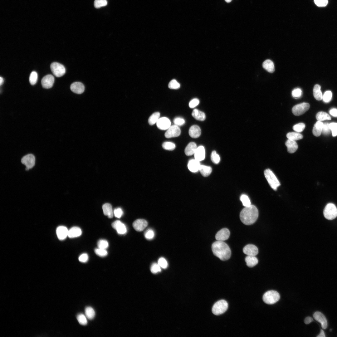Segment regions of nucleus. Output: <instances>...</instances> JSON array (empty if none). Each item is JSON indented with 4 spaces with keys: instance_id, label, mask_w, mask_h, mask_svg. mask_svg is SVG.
<instances>
[{
    "instance_id": "obj_1",
    "label": "nucleus",
    "mask_w": 337,
    "mask_h": 337,
    "mask_svg": "<svg viewBox=\"0 0 337 337\" xmlns=\"http://www.w3.org/2000/svg\"><path fill=\"white\" fill-rule=\"evenodd\" d=\"M212 249L214 255L221 260H227L231 257V252L230 247L223 241H217L213 242Z\"/></svg>"
},
{
    "instance_id": "obj_2",
    "label": "nucleus",
    "mask_w": 337,
    "mask_h": 337,
    "mask_svg": "<svg viewBox=\"0 0 337 337\" xmlns=\"http://www.w3.org/2000/svg\"><path fill=\"white\" fill-rule=\"evenodd\" d=\"M258 216V211L256 207L254 205L245 207L243 209L240 214V217L242 222L246 225H250L254 223L256 220Z\"/></svg>"
},
{
    "instance_id": "obj_3",
    "label": "nucleus",
    "mask_w": 337,
    "mask_h": 337,
    "mask_svg": "<svg viewBox=\"0 0 337 337\" xmlns=\"http://www.w3.org/2000/svg\"><path fill=\"white\" fill-rule=\"evenodd\" d=\"M265 176L271 187L276 190L280 185V183L272 171L270 169H267L264 171Z\"/></svg>"
},
{
    "instance_id": "obj_4",
    "label": "nucleus",
    "mask_w": 337,
    "mask_h": 337,
    "mask_svg": "<svg viewBox=\"0 0 337 337\" xmlns=\"http://www.w3.org/2000/svg\"><path fill=\"white\" fill-rule=\"evenodd\" d=\"M280 295L276 291L274 290L268 291L265 292L263 296L264 302L268 304H273L277 302L280 299Z\"/></svg>"
},
{
    "instance_id": "obj_5",
    "label": "nucleus",
    "mask_w": 337,
    "mask_h": 337,
    "mask_svg": "<svg viewBox=\"0 0 337 337\" xmlns=\"http://www.w3.org/2000/svg\"><path fill=\"white\" fill-rule=\"evenodd\" d=\"M228 304L224 300H220L216 302L212 309V313L216 315H219L224 313L227 309Z\"/></svg>"
},
{
    "instance_id": "obj_6",
    "label": "nucleus",
    "mask_w": 337,
    "mask_h": 337,
    "mask_svg": "<svg viewBox=\"0 0 337 337\" xmlns=\"http://www.w3.org/2000/svg\"><path fill=\"white\" fill-rule=\"evenodd\" d=\"M324 215L327 219L331 220L337 216V208L334 204L329 203L325 207L324 210Z\"/></svg>"
},
{
    "instance_id": "obj_7",
    "label": "nucleus",
    "mask_w": 337,
    "mask_h": 337,
    "mask_svg": "<svg viewBox=\"0 0 337 337\" xmlns=\"http://www.w3.org/2000/svg\"><path fill=\"white\" fill-rule=\"evenodd\" d=\"M21 161L22 164L25 165L26 170H28L35 165V156L32 154H27L22 158Z\"/></svg>"
},
{
    "instance_id": "obj_8",
    "label": "nucleus",
    "mask_w": 337,
    "mask_h": 337,
    "mask_svg": "<svg viewBox=\"0 0 337 337\" xmlns=\"http://www.w3.org/2000/svg\"><path fill=\"white\" fill-rule=\"evenodd\" d=\"M51 71L57 77H60L65 73L66 69L63 65L57 62L52 63L50 66Z\"/></svg>"
},
{
    "instance_id": "obj_9",
    "label": "nucleus",
    "mask_w": 337,
    "mask_h": 337,
    "mask_svg": "<svg viewBox=\"0 0 337 337\" xmlns=\"http://www.w3.org/2000/svg\"><path fill=\"white\" fill-rule=\"evenodd\" d=\"M310 107V105L309 103L303 102L293 106L292 111L294 115L299 116L305 113L309 109Z\"/></svg>"
},
{
    "instance_id": "obj_10",
    "label": "nucleus",
    "mask_w": 337,
    "mask_h": 337,
    "mask_svg": "<svg viewBox=\"0 0 337 337\" xmlns=\"http://www.w3.org/2000/svg\"><path fill=\"white\" fill-rule=\"evenodd\" d=\"M181 130L178 126L175 125L171 126L165 134V136L167 138L178 136L180 134Z\"/></svg>"
},
{
    "instance_id": "obj_11",
    "label": "nucleus",
    "mask_w": 337,
    "mask_h": 337,
    "mask_svg": "<svg viewBox=\"0 0 337 337\" xmlns=\"http://www.w3.org/2000/svg\"><path fill=\"white\" fill-rule=\"evenodd\" d=\"M156 123L157 127L163 130L167 129L171 124L170 120L166 117L159 118Z\"/></svg>"
},
{
    "instance_id": "obj_12",
    "label": "nucleus",
    "mask_w": 337,
    "mask_h": 337,
    "mask_svg": "<svg viewBox=\"0 0 337 337\" xmlns=\"http://www.w3.org/2000/svg\"><path fill=\"white\" fill-rule=\"evenodd\" d=\"M54 82V78L51 75H47L42 79L41 83L42 87L46 89L51 88Z\"/></svg>"
},
{
    "instance_id": "obj_13",
    "label": "nucleus",
    "mask_w": 337,
    "mask_h": 337,
    "mask_svg": "<svg viewBox=\"0 0 337 337\" xmlns=\"http://www.w3.org/2000/svg\"><path fill=\"white\" fill-rule=\"evenodd\" d=\"M230 235V232L227 228H223L216 233L215 238L217 241H223L227 240Z\"/></svg>"
},
{
    "instance_id": "obj_14",
    "label": "nucleus",
    "mask_w": 337,
    "mask_h": 337,
    "mask_svg": "<svg viewBox=\"0 0 337 337\" xmlns=\"http://www.w3.org/2000/svg\"><path fill=\"white\" fill-rule=\"evenodd\" d=\"M112 226L120 234H125L126 232L127 229L125 226L120 220L114 221L112 224Z\"/></svg>"
},
{
    "instance_id": "obj_15",
    "label": "nucleus",
    "mask_w": 337,
    "mask_h": 337,
    "mask_svg": "<svg viewBox=\"0 0 337 337\" xmlns=\"http://www.w3.org/2000/svg\"><path fill=\"white\" fill-rule=\"evenodd\" d=\"M147 225V222L143 219H137L133 223L134 228L135 230L138 232L143 230Z\"/></svg>"
},
{
    "instance_id": "obj_16",
    "label": "nucleus",
    "mask_w": 337,
    "mask_h": 337,
    "mask_svg": "<svg viewBox=\"0 0 337 337\" xmlns=\"http://www.w3.org/2000/svg\"><path fill=\"white\" fill-rule=\"evenodd\" d=\"M244 253L247 256H255L258 252L257 247L255 245L249 244L246 245L243 248Z\"/></svg>"
},
{
    "instance_id": "obj_17",
    "label": "nucleus",
    "mask_w": 337,
    "mask_h": 337,
    "mask_svg": "<svg viewBox=\"0 0 337 337\" xmlns=\"http://www.w3.org/2000/svg\"><path fill=\"white\" fill-rule=\"evenodd\" d=\"M313 317L316 320L321 324L323 329H326L327 328V323L326 319L322 313L319 311L316 312L314 313Z\"/></svg>"
},
{
    "instance_id": "obj_18",
    "label": "nucleus",
    "mask_w": 337,
    "mask_h": 337,
    "mask_svg": "<svg viewBox=\"0 0 337 337\" xmlns=\"http://www.w3.org/2000/svg\"><path fill=\"white\" fill-rule=\"evenodd\" d=\"M70 89L73 92L77 94H81L84 92L85 90V87L83 84L81 83L76 82H74L71 84L70 86Z\"/></svg>"
},
{
    "instance_id": "obj_19",
    "label": "nucleus",
    "mask_w": 337,
    "mask_h": 337,
    "mask_svg": "<svg viewBox=\"0 0 337 337\" xmlns=\"http://www.w3.org/2000/svg\"><path fill=\"white\" fill-rule=\"evenodd\" d=\"M68 232L67 228L64 226L58 227L56 230L57 237L60 240H63L68 236Z\"/></svg>"
},
{
    "instance_id": "obj_20",
    "label": "nucleus",
    "mask_w": 337,
    "mask_h": 337,
    "mask_svg": "<svg viewBox=\"0 0 337 337\" xmlns=\"http://www.w3.org/2000/svg\"><path fill=\"white\" fill-rule=\"evenodd\" d=\"M195 159L201 161L204 159L205 158V152L204 147L200 146L197 147L194 154Z\"/></svg>"
},
{
    "instance_id": "obj_21",
    "label": "nucleus",
    "mask_w": 337,
    "mask_h": 337,
    "mask_svg": "<svg viewBox=\"0 0 337 337\" xmlns=\"http://www.w3.org/2000/svg\"><path fill=\"white\" fill-rule=\"evenodd\" d=\"M201 165L200 161L194 159L189 160L188 167L190 171L194 173L199 170Z\"/></svg>"
},
{
    "instance_id": "obj_22",
    "label": "nucleus",
    "mask_w": 337,
    "mask_h": 337,
    "mask_svg": "<svg viewBox=\"0 0 337 337\" xmlns=\"http://www.w3.org/2000/svg\"><path fill=\"white\" fill-rule=\"evenodd\" d=\"M285 145L287 147L288 152L290 153H294L298 149V145L295 141L288 139L286 142Z\"/></svg>"
},
{
    "instance_id": "obj_23",
    "label": "nucleus",
    "mask_w": 337,
    "mask_h": 337,
    "mask_svg": "<svg viewBox=\"0 0 337 337\" xmlns=\"http://www.w3.org/2000/svg\"><path fill=\"white\" fill-rule=\"evenodd\" d=\"M189 134L190 137L193 138H197L199 137L201 134V130L200 128L196 125L191 126L189 130Z\"/></svg>"
},
{
    "instance_id": "obj_24",
    "label": "nucleus",
    "mask_w": 337,
    "mask_h": 337,
    "mask_svg": "<svg viewBox=\"0 0 337 337\" xmlns=\"http://www.w3.org/2000/svg\"><path fill=\"white\" fill-rule=\"evenodd\" d=\"M323 123L321 121H318L314 125L312 132L314 135L316 137L320 136L322 132Z\"/></svg>"
},
{
    "instance_id": "obj_25",
    "label": "nucleus",
    "mask_w": 337,
    "mask_h": 337,
    "mask_svg": "<svg viewBox=\"0 0 337 337\" xmlns=\"http://www.w3.org/2000/svg\"><path fill=\"white\" fill-rule=\"evenodd\" d=\"M197 148V145L195 143H189L185 149V154L187 156L192 155L194 154Z\"/></svg>"
},
{
    "instance_id": "obj_26",
    "label": "nucleus",
    "mask_w": 337,
    "mask_h": 337,
    "mask_svg": "<svg viewBox=\"0 0 337 337\" xmlns=\"http://www.w3.org/2000/svg\"><path fill=\"white\" fill-rule=\"evenodd\" d=\"M82 234L81 229L78 227H74L68 230V236L71 238L80 236Z\"/></svg>"
},
{
    "instance_id": "obj_27",
    "label": "nucleus",
    "mask_w": 337,
    "mask_h": 337,
    "mask_svg": "<svg viewBox=\"0 0 337 337\" xmlns=\"http://www.w3.org/2000/svg\"><path fill=\"white\" fill-rule=\"evenodd\" d=\"M103 213L105 215L107 216L109 218L113 217L114 213L111 205L109 203L104 204L102 206Z\"/></svg>"
},
{
    "instance_id": "obj_28",
    "label": "nucleus",
    "mask_w": 337,
    "mask_h": 337,
    "mask_svg": "<svg viewBox=\"0 0 337 337\" xmlns=\"http://www.w3.org/2000/svg\"><path fill=\"white\" fill-rule=\"evenodd\" d=\"M263 67L268 72L273 73L274 71L275 68L273 62L269 59L264 61L262 64Z\"/></svg>"
},
{
    "instance_id": "obj_29",
    "label": "nucleus",
    "mask_w": 337,
    "mask_h": 337,
    "mask_svg": "<svg viewBox=\"0 0 337 337\" xmlns=\"http://www.w3.org/2000/svg\"><path fill=\"white\" fill-rule=\"evenodd\" d=\"M192 115L195 119L200 121H204L206 119L205 113L197 109L193 110Z\"/></svg>"
},
{
    "instance_id": "obj_30",
    "label": "nucleus",
    "mask_w": 337,
    "mask_h": 337,
    "mask_svg": "<svg viewBox=\"0 0 337 337\" xmlns=\"http://www.w3.org/2000/svg\"><path fill=\"white\" fill-rule=\"evenodd\" d=\"M245 261L247 265L250 267L255 266L258 263V259L255 256H247L245 258Z\"/></svg>"
},
{
    "instance_id": "obj_31",
    "label": "nucleus",
    "mask_w": 337,
    "mask_h": 337,
    "mask_svg": "<svg viewBox=\"0 0 337 337\" xmlns=\"http://www.w3.org/2000/svg\"><path fill=\"white\" fill-rule=\"evenodd\" d=\"M320 88V86L319 85L316 84L314 86L313 89L314 97L318 100H320L322 99L323 98Z\"/></svg>"
},
{
    "instance_id": "obj_32",
    "label": "nucleus",
    "mask_w": 337,
    "mask_h": 337,
    "mask_svg": "<svg viewBox=\"0 0 337 337\" xmlns=\"http://www.w3.org/2000/svg\"><path fill=\"white\" fill-rule=\"evenodd\" d=\"M199 170L202 175L206 177L208 176L211 174L212 168L210 166L201 165Z\"/></svg>"
},
{
    "instance_id": "obj_33",
    "label": "nucleus",
    "mask_w": 337,
    "mask_h": 337,
    "mask_svg": "<svg viewBox=\"0 0 337 337\" xmlns=\"http://www.w3.org/2000/svg\"><path fill=\"white\" fill-rule=\"evenodd\" d=\"M286 137L288 139L296 141L303 138V135L297 132H291L288 133Z\"/></svg>"
},
{
    "instance_id": "obj_34",
    "label": "nucleus",
    "mask_w": 337,
    "mask_h": 337,
    "mask_svg": "<svg viewBox=\"0 0 337 337\" xmlns=\"http://www.w3.org/2000/svg\"><path fill=\"white\" fill-rule=\"evenodd\" d=\"M316 118L318 121H322L325 120H330L331 118L330 115L325 112L320 111L318 112Z\"/></svg>"
},
{
    "instance_id": "obj_35",
    "label": "nucleus",
    "mask_w": 337,
    "mask_h": 337,
    "mask_svg": "<svg viewBox=\"0 0 337 337\" xmlns=\"http://www.w3.org/2000/svg\"><path fill=\"white\" fill-rule=\"evenodd\" d=\"M85 315L87 318L89 320L93 319L95 315V312L94 309L91 307L88 306L85 309Z\"/></svg>"
},
{
    "instance_id": "obj_36",
    "label": "nucleus",
    "mask_w": 337,
    "mask_h": 337,
    "mask_svg": "<svg viewBox=\"0 0 337 337\" xmlns=\"http://www.w3.org/2000/svg\"><path fill=\"white\" fill-rule=\"evenodd\" d=\"M160 115V114L159 112H155L152 114L148 119L149 124L152 125L156 123L159 118Z\"/></svg>"
},
{
    "instance_id": "obj_37",
    "label": "nucleus",
    "mask_w": 337,
    "mask_h": 337,
    "mask_svg": "<svg viewBox=\"0 0 337 337\" xmlns=\"http://www.w3.org/2000/svg\"><path fill=\"white\" fill-rule=\"evenodd\" d=\"M240 199L243 205L245 207H248L251 205L250 200L247 195L245 194L242 195L240 197Z\"/></svg>"
},
{
    "instance_id": "obj_38",
    "label": "nucleus",
    "mask_w": 337,
    "mask_h": 337,
    "mask_svg": "<svg viewBox=\"0 0 337 337\" xmlns=\"http://www.w3.org/2000/svg\"><path fill=\"white\" fill-rule=\"evenodd\" d=\"M163 148L165 149L172 150L175 148V144L170 142H165L162 144Z\"/></svg>"
},
{
    "instance_id": "obj_39",
    "label": "nucleus",
    "mask_w": 337,
    "mask_h": 337,
    "mask_svg": "<svg viewBox=\"0 0 337 337\" xmlns=\"http://www.w3.org/2000/svg\"><path fill=\"white\" fill-rule=\"evenodd\" d=\"M37 74L35 71H32L29 77V82L31 85H33L36 84L37 80Z\"/></svg>"
},
{
    "instance_id": "obj_40",
    "label": "nucleus",
    "mask_w": 337,
    "mask_h": 337,
    "mask_svg": "<svg viewBox=\"0 0 337 337\" xmlns=\"http://www.w3.org/2000/svg\"><path fill=\"white\" fill-rule=\"evenodd\" d=\"M107 4V0H95L94 6L96 8L106 6Z\"/></svg>"
},
{
    "instance_id": "obj_41",
    "label": "nucleus",
    "mask_w": 337,
    "mask_h": 337,
    "mask_svg": "<svg viewBox=\"0 0 337 337\" xmlns=\"http://www.w3.org/2000/svg\"><path fill=\"white\" fill-rule=\"evenodd\" d=\"M86 317L82 314H80L77 316V320L79 323L82 325H85L87 323Z\"/></svg>"
},
{
    "instance_id": "obj_42",
    "label": "nucleus",
    "mask_w": 337,
    "mask_h": 337,
    "mask_svg": "<svg viewBox=\"0 0 337 337\" xmlns=\"http://www.w3.org/2000/svg\"><path fill=\"white\" fill-rule=\"evenodd\" d=\"M305 127V125L304 123H300L293 126V129L296 132L300 133L302 132Z\"/></svg>"
},
{
    "instance_id": "obj_43",
    "label": "nucleus",
    "mask_w": 337,
    "mask_h": 337,
    "mask_svg": "<svg viewBox=\"0 0 337 337\" xmlns=\"http://www.w3.org/2000/svg\"><path fill=\"white\" fill-rule=\"evenodd\" d=\"M332 98V93L330 91H326L323 96L322 99L324 102L328 103L330 101Z\"/></svg>"
},
{
    "instance_id": "obj_44",
    "label": "nucleus",
    "mask_w": 337,
    "mask_h": 337,
    "mask_svg": "<svg viewBox=\"0 0 337 337\" xmlns=\"http://www.w3.org/2000/svg\"><path fill=\"white\" fill-rule=\"evenodd\" d=\"M211 159L212 162L215 164H218L220 161V156L215 151H213L212 152Z\"/></svg>"
},
{
    "instance_id": "obj_45",
    "label": "nucleus",
    "mask_w": 337,
    "mask_h": 337,
    "mask_svg": "<svg viewBox=\"0 0 337 337\" xmlns=\"http://www.w3.org/2000/svg\"><path fill=\"white\" fill-rule=\"evenodd\" d=\"M302 95V91L301 89L299 88H296L294 89L292 92V95L295 99H297L300 98Z\"/></svg>"
},
{
    "instance_id": "obj_46",
    "label": "nucleus",
    "mask_w": 337,
    "mask_h": 337,
    "mask_svg": "<svg viewBox=\"0 0 337 337\" xmlns=\"http://www.w3.org/2000/svg\"><path fill=\"white\" fill-rule=\"evenodd\" d=\"M97 246L99 248L105 249L108 247L109 244L106 240L101 239L98 241Z\"/></svg>"
},
{
    "instance_id": "obj_47",
    "label": "nucleus",
    "mask_w": 337,
    "mask_h": 337,
    "mask_svg": "<svg viewBox=\"0 0 337 337\" xmlns=\"http://www.w3.org/2000/svg\"><path fill=\"white\" fill-rule=\"evenodd\" d=\"M95 253L98 256L100 257H104L107 255L108 253L105 249H103L98 248L95 250Z\"/></svg>"
},
{
    "instance_id": "obj_48",
    "label": "nucleus",
    "mask_w": 337,
    "mask_h": 337,
    "mask_svg": "<svg viewBox=\"0 0 337 337\" xmlns=\"http://www.w3.org/2000/svg\"><path fill=\"white\" fill-rule=\"evenodd\" d=\"M168 87L170 89H177L179 88L180 84L175 80H173L169 82Z\"/></svg>"
},
{
    "instance_id": "obj_49",
    "label": "nucleus",
    "mask_w": 337,
    "mask_h": 337,
    "mask_svg": "<svg viewBox=\"0 0 337 337\" xmlns=\"http://www.w3.org/2000/svg\"><path fill=\"white\" fill-rule=\"evenodd\" d=\"M329 126L332 132V136L333 137L337 136V123H331L329 124Z\"/></svg>"
},
{
    "instance_id": "obj_50",
    "label": "nucleus",
    "mask_w": 337,
    "mask_h": 337,
    "mask_svg": "<svg viewBox=\"0 0 337 337\" xmlns=\"http://www.w3.org/2000/svg\"><path fill=\"white\" fill-rule=\"evenodd\" d=\"M154 233L153 231L151 229H148L145 232L144 236L148 239H151L154 237Z\"/></svg>"
},
{
    "instance_id": "obj_51",
    "label": "nucleus",
    "mask_w": 337,
    "mask_h": 337,
    "mask_svg": "<svg viewBox=\"0 0 337 337\" xmlns=\"http://www.w3.org/2000/svg\"><path fill=\"white\" fill-rule=\"evenodd\" d=\"M158 264L160 267L165 269L168 266V263L166 259L163 257L160 258L158 261Z\"/></svg>"
},
{
    "instance_id": "obj_52",
    "label": "nucleus",
    "mask_w": 337,
    "mask_h": 337,
    "mask_svg": "<svg viewBox=\"0 0 337 337\" xmlns=\"http://www.w3.org/2000/svg\"><path fill=\"white\" fill-rule=\"evenodd\" d=\"M330 130L329 124L327 123H323L322 132L325 135H328L330 133Z\"/></svg>"
},
{
    "instance_id": "obj_53",
    "label": "nucleus",
    "mask_w": 337,
    "mask_h": 337,
    "mask_svg": "<svg viewBox=\"0 0 337 337\" xmlns=\"http://www.w3.org/2000/svg\"><path fill=\"white\" fill-rule=\"evenodd\" d=\"M151 271L153 273H156L161 271L160 267L158 264L154 263L151 266Z\"/></svg>"
},
{
    "instance_id": "obj_54",
    "label": "nucleus",
    "mask_w": 337,
    "mask_h": 337,
    "mask_svg": "<svg viewBox=\"0 0 337 337\" xmlns=\"http://www.w3.org/2000/svg\"><path fill=\"white\" fill-rule=\"evenodd\" d=\"M315 4L318 7H324L327 4L328 0H314Z\"/></svg>"
},
{
    "instance_id": "obj_55",
    "label": "nucleus",
    "mask_w": 337,
    "mask_h": 337,
    "mask_svg": "<svg viewBox=\"0 0 337 337\" xmlns=\"http://www.w3.org/2000/svg\"><path fill=\"white\" fill-rule=\"evenodd\" d=\"M185 121L183 118L177 117L175 118L173 120L174 124L177 126H181L185 123Z\"/></svg>"
},
{
    "instance_id": "obj_56",
    "label": "nucleus",
    "mask_w": 337,
    "mask_h": 337,
    "mask_svg": "<svg viewBox=\"0 0 337 337\" xmlns=\"http://www.w3.org/2000/svg\"><path fill=\"white\" fill-rule=\"evenodd\" d=\"M113 213L114 216L118 218L121 217L123 214V211L120 208L115 209Z\"/></svg>"
},
{
    "instance_id": "obj_57",
    "label": "nucleus",
    "mask_w": 337,
    "mask_h": 337,
    "mask_svg": "<svg viewBox=\"0 0 337 337\" xmlns=\"http://www.w3.org/2000/svg\"><path fill=\"white\" fill-rule=\"evenodd\" d=\"M199 103V100L197 98H194L191 100L189 103V106L190 108H193L198 105Z\"/></svg>"
},
{
    "instance_id": "obj_58",
    "label": "nucleus",
    "mask_w": 337,
    "mask_h": 337,
    "mask_svg": "<svg viewBox=\"0 0 337 337\" xmlns=\"http://www.w3.org/2000/svg\"><path fill=\"white\" fill-rule=\"evenodd\" d=\"M88 259V256L86 253H83L79 257V261L82 262H87Z\"/></svg>"
},
{
    "instance_id": "obj_59",
    "label": "nucleus",
    "mask_w": 337,
    "mask_h": 337,
    "mask_svg": "<svg viewBox=\"0 0 337 337\" xmlns=\"http://www.w3.org/2000/svg\"><path fill=\"white\" fill-rule=\"evenodd\" d=\"M329 113L332 116L337 117V109L336 108L331 109L330 110Z\"/></svg>"
},
{
    "instance_id": "obj_60",
    "label": "nucleus",
    "mask_w": 337,
    "mask_h": 337,
    "mask_svg": "<svg viewBox=\"0 0 337 337\" xmlns=\"http://www.w3.org/2000/svg\"><path fill=\"white\" fill-rule=\"evenodd\" d=\"M313 319L310 317H306L304 320V322L306 324H308L313 321Z\"/></svg>"
},
{
    "instance_id": "obj_61",
    "label": "nucleus",
    "mask_w": 337,
    "mask_h": 337,
    "mask_svg": "<svg viewBox=\"0 0 337 337\" xmlns=\"http://www.w3.org/2000/svg\"><path fill=\"white\" fill-rule=\"evenodd\" d=\"M325 336L324 331L322 330H321L320 333L317 336V337H325Z\"/></svg>"
},
{
    "instance_id": "obj_62",
    "label": "nucleus",
    "mask_w": 337,
    "mask_h": 337,
    "mask_svg": "<svg viewBox=\"0 0 337 337\" xmlns=\"http://www.w3.org/2000/svg\"><path fill=\"white\" fill-rule=\"evenodd\" d=\"M3 82H4V80H3V78L2 77H0V85H1L3 83Z\"/></svg>"
},
{
    "instance_id": "obj_63",
    "label": "nucleus",
    "mask_w": 337,
    "mask_h": 337,
    "mask_svg": "<svg viewBox=\"0 0 337 337\" xmlns=\"http://www.w3.org/2000/svg\"><path fill=\"white\" fill-rule=\"evenodd\" d=\"M225 0L226 2L228 3V2H230L232 1V0Z\"/></svg>"
}]
</instances>
